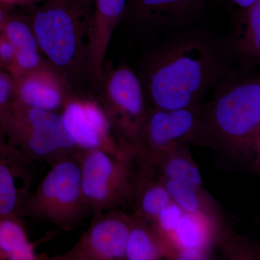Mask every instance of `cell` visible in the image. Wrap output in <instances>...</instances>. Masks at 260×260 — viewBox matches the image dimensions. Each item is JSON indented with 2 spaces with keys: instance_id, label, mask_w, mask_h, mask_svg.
<instances>
[{
  "instance_id": "19",
  "label": "cell",
  "mask_w": 260,
  "mask_h": 260,
  "mask_svg": "<svg viewBox=\"0 0 260 260\" xmlns=\"http://www.w3.org/2000/svg\"><path fill=\"white\" fill-rule=\"evenodd\" d=\"M189 147L183 145L158 153H136L144 158L161 179L202 186L203 179L199 167L191 156Z\"/></svg>"
},
{
  "instance_id": "13",
  "label": "cell",
  "mask_w": 260,
  "mask_h": 260,
  "mask_svg": "<svg viewBox=\"0 0 260 260\" xmlns=\"http://www.w3.org/2000/svg\"><path fill=\"white\" fill-rule=\"evenodd\" d=\"M231 227L200 214L184 212L172 236L174 259L202 260L213 257L222 234Z\"/></svg>"
},
{
  "instance_id": "18",
  "label": "cell",
  "mask_w": 260,
  "mask_h": 260,
  "mask_svg": "<svg viewBox=\"0 0 260 260\" xmlns=\"http://www.w3.org/2000/svg\"><path fill=\"white\" fill-rule=\"evenodd\" d=\"M58 232H48L30 242L22 218L0 215V260H47L45 254H37L36 249L54 239Z\"/></svg>"
},
{
  "instance_id": "26",
  "label": "cell",
  "mask_w": 260,
  "mask_h": 260,
  "mask_svg": "<svg viewBox=\"0 0 260 260\" xmlns=\"http://www.w3.org/2000/svg\"><path fill=\"white\" fill-rule=\"evenodd\" d=\"M239 5L240 8H247L259 0H229Z\"/></svg>"
},
{
  "instance_id": "5",
  "label": "cell",
  "mask_w": 260,
  "mask_h": 260,
  "mask_svg": "<svg viewBox=\"0 0 260 260\" xmlns=\"http://www.w3.org/2000/svg\"><path fill=\"white\" fill-rule=\"evenodd\" d=\"M0 133L20 155L34 164L51 167L81 152L70 138L60 112L25 107L13 101Z\"/></svg>"
},
{
  "instance_id": "6",
  "label": "cell",
  "mask_w": 260,
  "mask_h": 260,
  "mask_svg": "<svg viewBox=\"0 0 260 260\" xmlns=\"http://www.w3.org/2000/svg\"><path fill=\"white\" fill-rule=\"evenodd\" d=\"M80 162L82 191L93 215L112 209L131 211L137 175L134 150L119 155L84 150Z\"/></svg>"
},
{
  "instance_id": "2",
  "label": "cell",
  "mask_w": 260,
  "mask_h": 260,
  "mask_svg": "<svg viewBox=\"0 0 260 260\" xmlns=\"http://www.w3.org/2000/svg\"><path fill=\"white\" fill-rule=\"evenodd\" d=\"M189 145L210 149L220 169L260 171V76L252 68L233 70L202 104Z\"/></svg>"
},
{
  "instance_id": "1",
  "label": "cell",
  "mask_w": 260,
  "mask_h": 260,
  "mask_svg": "<svg viewBox=\"0 0 260 260\" xmlns=\"http://www.w3.org/2000/svg\"><path fill=\"white\" fill-rule=\"evenodd\" d=\"M234 61L224 39L205 28L187 27L151 48L135 73L148 110L181 109L202 104L234 70Z\"/></svg>"
},
{
  "instance_id": "22",
  "label": "cell",
  "mask_w": 260,
  "mask_h": 260,
  "mask_svg": "<svg viewBox=\"0 0 260 260\" xmlns=\"http://www.w3.org/2000/svg\"><path fill=\"white\" fill-rule=\"evenodd\" d=\"M4 35L13 44L15 54L40 51L37 38L31 27L26 22L20 19H11L3 23Z\"/></svg>"
},
{
  "instance_id": "11",
  "label": "cell",
  "mask_w": 260,
  "mask_h": 260,
  "mask_svg": "<svg viewBox=\"0 0 260 260\" xmlns=\"http://www.w3.org/2000/svg\"><path fill=\"white\" fill-rule=\"evenodd\" d=\"M126 0H93L89 18L85 70L95 85L102 77L114 30L125 16Z\"/></svg>"
},
{
  "instance_id": "16",
  "label": "cell",
  "mask_w": 260,
  "mask_h": 260,
  "mask_svg": "<svg viewBox=\"0 0 260 260\" xmlns=\"http://www.w3.org/2000/svg\"><path fill=\"white\" fill-rule=\"evenodd\" d=\"M225 47L244 68H252L260 62V0L240 8L234 15L232 32L224 39Z\"/></svg>"
},
{
  "instance_id": "8",
  "label": "cell",
  "mask_w": 260,
  "mask_h": 260,
  "mask_svg": "<svg viewBox=\"0 0 260 260\" xmlns=\"http://www.w3.org/2000/svg\"><path fill=\"white\" fill-rule=\"evenodd\" d=\"M132 220L129 212L120 209L94 214L90 226L71 249L47 260H124Z\"/></svg>"
},
{
  "instance_id": "4",
  "label": "cell",
  "mask_w": 260,
  "mask_h": 260,
  "mask_svg": "<svg viewBox=\"0 0 260 260\" xmlns=\"http://www.w3.org/2000/svg\"><path fill=\"white\" fill-rule=\"evenodd\" d=\"M81 152L49 167L36 191L27 198L23 218L34 223L51 224L61 232H69L93 216L82 191Z\"/></svg>"
},
{
  "instance_id": "25",
  "label": "cell",
  "mask_w": 260,
  "mask_h": 260,
  "mask_svg": "<svg viewBox=\"0 0 260 260\" xmlns=\"http://www.w3.org/2000/svg\"><path fill=\"white\" fill-rule=\"evenodd\" d=\"M46 0H0V3L10 5H32L37 3H43Z\"/></svg>"
},
{
  "instance_id": "14",
  "label": "cell",
  "mask_w": 260,
  "mask_h": 260,
  "mask_svg": "<svg viewBox=\"0 0 260 260\" xmlns=\"http://www.w3.org/2000/svg\"><path fill=\"white\" fill-rule=\"evenodd\" d=\"M208 0H126L125 15L153 30L187 28Z\"/></svg>"
},
{
  "instance_id": "9",
  "label": "cell",
  "mask_w": 260,
  "mask_h": 260,
  "mask_svg": "<svg viewBox=\"0 0 260 260\" xmlns=\"http://www.w3.org/2000/svg\"><path fill=\"white\" fill-rule=\"evenodd\" d=\"M60 113L70 138L81 151L102 150L119 155L130 150L118 143L110 123L95 97H80L73 94Z\"/></svg>"
},
{
  "instance_id": "24",
  "label": "cell",
  "mask_w": 260,
  "mask_h": 260,
  "mask_svg": "<svg viewBox=\"0 0 260 260\" xmlns=\"http://www.w3.org/2000/svg\"><path fill=\"white\" fill-rule=\"evenodd\" d=\"M15 56L14 47L3 34V37L0 38V60L10 67L14 61Z\"/></svg>"
},
{
  "instance_id": "23",
  "label": "cell",
  "mask_w": 260,
  "mask_h": 260,
  "mask_svg": "<svg viewBox=\"0 0 260 260\" xmlns=\"http://www.w3.org/2000/svg\"><path fill=\"white\" fill-rule=\"evenodd\" d=\"M183 213L180 207L172 200L160 210L154 223L150 225L167 246L170 259H174L172 236Z\"/></svg>"
},
{
  "instance_id": "12",
  "label": "cell",
  "mask_w": 260,
  "mask_h": 260,
  "mask_svg": "<svg viewBox=\"0 0 260 260\" xmlns=\"http://www.w3.org/2000/svg\"><path fill=\"white\" fill-rule=\"evenodd\" d=\"M72 95L66 80L44 62L13 80L12 101L25 107L61 112Z\"/></svg>"
},
{
  "instance_id": "15",
  "label": "cell",
  "mask_w": 260,
  "mask_h": 260,
  "mask_svg": "<svg viewBox=\"0 0 260 260\" xmlns=\"http://www.w3.org/2000/svg\"><path fill=\"white\" fill-rule=\"evenodd\" d=\"M32 165L0 133V215L23 218L24 205L31 193Z\"/></svg>"
},
{
  "instance_id": "20",
  "label": "cell",
  "mask_w": 260,
  "mask_h": 260,
  "mask_svg": "<svg viewBox=\"0 0 260 260\" xmlns=\"http://www.w3.org/2000/svg\"><path fill=\"white\" fill-rule=\"evenodd\" d=\"M160 179L173 201L175 202L183 211L200 214L219 223L229 222L221 208L203 186L189 185L161 178Z\"/></svg>"
},
{
  "instance_id": "27",
  "label": "cell",
  "mask_w": 260,
  "mask_h": 260,
  "mask_svg": "<svg viewBox=\"0 0 260 260\" xmlns=\"http://www.w3.org/2000/svg\"><path fill=\"white\" fill-rule=\"evenodd\" d=\"M5 22L4 14H3V10L0 8V23H3Z\"/></svg>"
},
{
  "instance_id": "7",
  "label": "cell",
  "mask_w": 260,
  "mask_h": 260,
  "mask_svg": "<svg viewBox=\"0 0 260 260\" xmlns=\"http://www.w3.org/2000/svg\"><path fill=\"white\" fill-rule=\"evenodd\" d=\"M95 99L100 104L122 148L136 153L148 116L144 91L136 73L126 64L104 63L96 85Z\"/></svg>"
},
{
  "instance_id": "10",
  "label": "cell",
  "mask_w": 260,
  "mask_h": 260,
  "mask_svg": "<svg viewBox=\"0 0 260 260\" xmlns=\"http://www.w3.org/2000/svg\"><path fill=\"white\" fill-rule=\"evenodd\" d=\"M201 109L202 104H199L181 109L148 110L137 151L155 153L189 145L199 122Z\"/></svg>"
},
{
  "instance_id": "21",
  "label": "cell",
  "mask_w": 260,
  "mask_h": 260,
  "mask_svg": "<svg viewBox=\"0 0 260 260\" xmlns=\"http://www.w3.org/2000/svg\"><path fill=\"white\" fill-rule=\"evenodd\" d=\"M132 219L126 242L125 259H170L169 249L153 229L134 215H132Z\"/></svg>"
},
{
  "instance_id": "17",
  "label": "cell",
  "mask_w": 260,
  "mask_h": 260,
  "mask_svg": "<svg viewBox=\"0 0 260 260\" xmlns=\"http://www.w3.org/2000/svg\"><path fill=\"white\" fill-rule=\"evenodd\" d=\"M137 164L134 198L130 213L148 225H152L160 210L172 200L161 179L139 153Z\"/></svg>"
},
{
  "instance_id": "3",
  "label": "cell",
  "mask_w": 260,
  "mask_h": 260,
  "mask_svg": "<svg viewBox=\"0 0 260 260\" xmlns=\"http://www.w3.org/2000/svg\"><path fill=\"white\" fill-rule=\"evenodd\" d=\"M93 0H46L37 7L30 27L39 49L61 70L83 65Z\"/></svg>"
}]
</instances>
